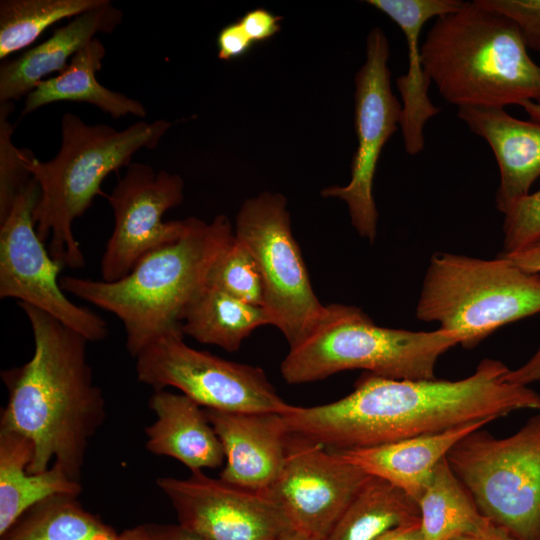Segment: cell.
I'll return each mask as SVG.
<instances>
[{
    "label": "cell",
    "mask_w": 540,
    "mask_h": 540,
    "mask_svg": "<svg viewBox=\"0 0 540 540\" xmlns=\"http://www.w3.org/2000/svg\"><path fill=\"white\" fill-rule=\"evenodd\" d=\"M509 371L503 362L485 358L473 374L456 381L365 372L347 396L323 405H293L283 416L290 432L343 451L494 421L518 410L540 411V395L509 382Z\"/></svg>",
    "instance_id": "6da1fadb"
},
{
    "label": "cell",
    "mask_w": 540,
    "mask_h": 540,
    "mask_svg": "<svg viewBox=\"0 0 540 540\" xmlns=\"http://www.w3.org/2000/svg\"><path fill=\"white\" fill-rule=\"evenodd\" d=\"M33 332L31 359L1 372L8 402L0 429L28 438L34 454L27 471L49 463L79 481L89 441L106 418L102 390L94 384L87 343L78 332L46 312L19 302Z\"/></svg>",
    "instance_id": "7a4b0ae2"
},
{
    "label": "cell",
    "mask_w": 540,
    "mask_h": 540,
    "mask_svg": "<svg viewBox=\"0 0 540 540\" xmlns=\"http://www.w3.org/2000/svg\"><path fill=\"white\" fill-rule=\"evenodd\" d=\"M233 238L225 215L210 223L190 217L178 240L143 255L125 277L106 282L63 276L60 286L116 315L126 332L127 351L136 358L155 340L183 334L186 308L207 284L213 263Z\"/></svg>",
    "instance_id": "3957f363"
},
{
    "label": "cell",
    "mask_w": 540,
    "mask_h": 540,
    "mask_svg": "<svg viewBox=\"0 0 540 540\" xmlns=\"http://www.w3.org/2000/svg\"><path fill=\"white\" fill-rule=\"evenodd\" d=\"M421 55L431 82L458 107L540 104V66L518 26L479 0L436 18Z\"/></svg>",
    "instance_id": "277c9868"
},
{
    "label": "cell",
    "mask_w": 540,
    "mask_h": 540,
    "mask_svg": "<svg viewBox=\"0 0 540 540\" xmlns=\"http://www.w3.org/2000/svg\"><path fill=\"white\" fill-rule=\"evenodd\" d=\"M172 123L163 119L138 121L123 130L106 124L89 125L66 112L61 119V143L57 154L42 162L24 149L26 169L40 188L33 211L36 232L42 241L50 237L53 259L71 269L85 266L80 244L72 231L101 190L104 179L131 163L142 148L155 149Z\"/></svg>",
    "instance_id": "5b68a950"
},
{
    "label": "cell",
    "mask_w": 540,
    "mask_h": 540,
    "mask_svg": "<svg viewBox=\"0 0 540 540\" xmlns=\"http://www.w3.org/2000/svg\"><path fill=\"white\" fill-rule=\"evenodd\" d=\"M460 344L455 334L409 331L376 325L360 308L329 304L312 333L281 363L289 384L325 379L345 370L402 380L435 379L441 355Z\"/></svg>",
    "instance_id": "8992f818"
},
{
    "label": "cell",
    "mask_w": 540,
    "mask_h": 540,
    "mask_svg": "<svg viewBox=\"0 0 540 540\" xmlns=\"http://www.w3.org/2000/svg\"><path fill=\"white\" fill-rule=\"evenodd\" d=\"M540 313V274L504 256L492 260L436 252L424 276L416 317L471 349L511 322Z\"/></svg>",
    "instance_id": "52a82bcc"
},
{
    "label": "cell",
    "mask_w": 540,
    "mask_h": 540,
    "mask_svg": "<svg viewBox=\"0 0 540 540\" xmlns=\"http://www.w3.org/2000/svg\"><path fill=\"white\" fill-rule=\"evenodd\" d=\"M446 459L484 517L513 540H540V411L508 437L469 433Z\"/></svg>",
    "instance_id": "ba28073f"
},
{
    "label": "cell",
    "mask_w": 540,
    "mask_h": 540,
    "mask_svg": "<svg viewBox=\"0 0 540 540\" xmlns=\"http://www.w3.org/2000/svg\"><path fill=\"white\" fill-rule=\"evenodd\" d=\"M235 237L244 243L260 270L264 308L290 349L314 330L325 311L315 295L290 226L286 198L263 192L247 199L236 217Z\"/></svg>",
    "instance_id": "9c48e42d"
},
{
    "label": "cell",
    "mask_w": 540,
    "mask_h": 540,
    "mask_svg": "<svg viewBox=\"0 0 540 540\" xmlns=\"http://www.w3.org/2000/svg\"><path fill=\"white\" fill-rule=\"evenodd\" d=\"M183 336H163L136 356V374L141 383L154 391L176 388L206 409L282 415L292 409L263 369L196 350L184 342Z\"/></svg>",
    "instance_id": "30bf717a"
},
{
    "label": "cell",
    "mask_w": 540,
    "mask_h": 540,
    "mask_svg": "<svg viewBox=\"0 0 540 540\" xmlns=\"http://www.w3.org/2000/svg\"><path fill=\"white\" fill-rule=\"evenodd\" d=\"M40 188L31 182L17 195L0 221V298H14L53 316L89 342L108 335L106 322L71 302L60 286L64 265L52 258L35 228L33 211Z\"/></svg>",
    "instance_id": "8fae6325"
},
{
    "label": "cell",
    "mask_w": 540,
    "mask_h": 540,
    "mask_svg": "<svg viewBox=\"0 0 540 540\" xmlns=\"http://www.w3.org/2000/svg\"><path fill=\"white\" fill-rule=\"evenodd\" d=\"M389 54L385 33L379 27L372 28L366 39L365 63L355 76L358 145L351 162V178L345 186L321 191L323 197L345 201L353 227L370 242L377 234L378 213L372 192L377 162L385 143L400 126L402 113L391 88Z\"/></svg>",
    "instance_id": "7c38bea8"
},
{
    "label": "cell",
    "mask_w": 540,
    "mask_h": 540,
    "mask_svg": "<svg viewBox=\"0 0 540 540\" xmlns=\"http://www.w3.org/2000/svg\"><path fill=\"white\" fill-rule=\"evenodd\" d=\"M368 476L340 453L290 432L283 468L266 494L295 535L326 540Z\"/></svg>",
    "instance_id": "4fadbf2b"
},
{
    "label": "cell",
    "mask_w": 540,
    "mask_h": 540,
    "mask_svg": "<svg viewBox=\"0 0 540 540\" xmlns=\"http://www.w3.org/2000/svg\"><path fill=\"white\" fill-rule=\"evenodd\" d=\"M184 183L178 174L156 172L150 165L131 162L106 195L114 227L101 258L102 280L125 277L146 253L178 240L186 219L164 221L169 209L183 201Z\"/></svg>",
    "instance_id": "5bb4252c"
},
{
    "label": "cell",
    "mask_w": 540,
    "mask_h": 540,
    "mask_svg": "<svg viewBox=\"0 0 540 540\" xmlns=\"http://www.w3.org/2000/svg\"><path fill=\"white\" fill-rule=\"evenodd\" d=\"M178 523L206 540H283L294 533L275 502L212 478L203 471L187 478L160 477Z\"/></svg>",
    "instance_id": "9a60e30c"
},
{
    "label": "cell",
    "mask_w": 540,
    "mask_h": 540,
    "mask_svg": "<svg viewBox=\"0 0 540 540\" xmlns=\"http://www.w3.org/2000/svg\"><path fill=\"white\" fill-rule=\"evenodd\" d=\"M225 456L219 478L267 493L278 478L290 434L284 416L273 412H229L204 408Z\"/></svg>",
    "instance_id": "2e32d148"
},
{
    "label": "cell",
    "mask_w": 540,
    "mask_h": 540,
    "mask_svg": "<svg viewBox=\"0 0 540 540\" xmlns=\"http://www.w3.org/2000/svg\"><path fill=\"white\" fill-rule=\"evenodd\" d=\"M469 129L490 145L500 170L496 207L505 213L540 177V122L511 116L504 107H458Z\"/></svg>",
    "instance_id": "e0dca14e"
},
{
    "label": "cell",
    "mask_w": 540,
    "mask_h": 540,
    "mask_svg": "<svg viewBox=\"0 0 540 540\" xmlns=\"http://www.w3.org/2000/svg\"><path fill=\"white\" fill-rule=\"evenodd\" d=\"M461 0H368L367 3L393 20L403 31L408 47L407 73L396 79L402 99L400 128L405 151L417 155L425 146L424 126L439 113L429 96L431 83L422 61L420 33L431 18L458 10Z\"/></svg>",
    "instance_id": "ac0fdd59"
},
{
    "label": "cell",
    "mask_w": 540,
    "mask_h": 540,
    "mask_svg": "<svg viewBox=\"0 0 540 540\" xmlns=\"http://www.w3.org/2000/svg\"><path fill=\"white\" fill-rule=\"evenodd\" d=\"M122 10L109 0L89 9L54 31L44 42L0 67V102H13L30 93L53 72H62L72 57L98 33H111L121 23Z\"/></svg>",
    "instance_id": "d6986e66"
},
{
    "label": "cell",
    "mask_w": 540,
    "mask_h": 540,
    "mask_svg": "<svg viewBox=\"0 0 540 540\" xmlns=\"http://www.w3.org/2000/svg\"><path fill=\"white\" fill-rule=\"evenodd\" d=\"M149 407L155 414L145 429L149 452L174 458L191 472L218 468L225 462L222 444L198 403L164 389L153 393Z\"/></svg>",
    "instance_id": "ffe728a7"
},
{
    "label": "cell",
    "mask_w": 540,
    "mask_h": 540,
    "mask_svg": "<svg viewBox=\"0 0 540 540\" xmlns=\"http://www.w3.org/2000/svg\"><path fill=\"white\" fill-rule=\"evenodd\" d=\"M492 421L485 419L439 433L335 452L368 475L382 478L400 488L417 502L435 467L451 448L469 433Z\"/></svg>",
    "instance_id": "44dd1931"
},
{
    "label": "cell",
    "mask_w": 540,
    "mask_h": 540,
    "mask_svg": "<svg viewBox=\"0 0 540 540\" xmlns=\"http://www.w3.org/2000/svg\"><path fill=\"white\" fill-rule=\"evenodd\" d=\"M33 454L28 438L0 429V535L38 502L56 494L78 496L82 491L80 482L56 464L40 473L28 472Z\"/></svg>",
    "instance_id": "7402d4cb"
},
{
    "label": "cell",
    "mask_w": 540,
    "mask_h": 540,
    "mask_svg": "<svg viewBox=\"0 0 540 540\" xmlns=\"http://www.w3.org/2000/svg\"><path fill=\"white\" fill-rule=\"evenodd\" d=\"M105 55V46L95 37L72 57L62 72L41 81L26 95L21 115L51 103L70 101L92 104L113 118L129 114L145 117L146 109L141 102L97 81L95 75L102 68Z\"/></svg>",
    "instance_id": "603a6c76"
},
{
    "label": "cell",
    "mask_w": 540,
    "mask_h": 540,
    "mask_svg": "<svg viewBox=\"0 0 540 540\" xmlns=\"http://www.w3.org/2000/svg\"><path fill=\"white\" fill-rule=\"evenodd\" d=\"M264 325H272L264 307L243 302L206 284L186 308L181 330L202 344L235 352L252 331Z\"/></svg>",
    "instance_id": "cb8c5ba5"
},
{
    "label": "cell",
    "mask_w": 540,
    "mask_h": 540,
    "mask_svg": "<svg viewBox=\"0 0 540 540\" xmlns=\"http://www.w3.org/2000/svg\"><path fill=\"white\" fill-rule=\"evenodd\" d=\"M419 520L416 500L390 482L369 475L326 540H377L397 526Z\"/></svg>",
    "instance_id": "d4e9b609"
},
{
    "label": "cell",
    "mask_w": 540,
    "mask_h": 540,
    "mask_svg": "<svg viewBox=\"0 0 540 540\" xmlns=\"http://www.w3.org/2000/svg\"><path fill=\"white\" fill-rule=\"evenodd\" d=\"M417 504L425 540H451L464 533L482 532L494 526L480 513L446 457L435 467Z\"/></svg>",
    "instance_id": "484cf974"
},
{
    "label": "cell",
    "mask_w": 540,
    "mask_h": 540,
    "mask_svg": "<svg viewBox=\"0 0 540 540\" xmlns=\"http://www.w3.org/2000/svg\"><path fill=\"white\" fill-rule=\"evenodd\" d=\"M72 494H56L28 509L0 540H121Z\"/></svg>",
    "instance_id": "4316f807"
},
{
    "label": "cell",
    "mask_w": 540,
    "mask_h": 540,
    "mask_svg": "<svg viewBox=\"0 0 540 540\" xmlns=\"http://www.w3.org/2000/svg\"><path fill=\"white\" fill-rule=\"evenodd\" d=\"M105 0H1L0 59L22 50L50 26L101 5Z\"/></svg>",
    "instance_id": "83f0119b"
},
{
    "label": "cell",
    "mask_w": 540,
    "mask_h": 540,
    "mask_svg": "<svg viewBox=\"0 0 540 540\" xmlns=\"http://www.w3.org/2000/svg\"><path fill=\"white\" fill-rule=\"evenodd\" d=\"M207 284L243 302L264 307V286L258 265L247 246L235 235L213 263Z\"/></svg>",
    "instance_id": "f1b7e54d"
},
{
    "label": "cell",
    "mask_w": 540,
    "mask_h": 540,
    "mask_svg": "<svg viewBox=\"0 0 540 540\" xmlns=\"http://www.w3.org/2000/svg\"><path fill=\"white\" fill-rule=\"evenodd\" d=\"M12 102H0V221L9 213L17 195L33 179L26 169L24 149L12 142L13 126L8 116L13 111Z\"/></svg>",
    "instance_id": "f546056e"
},
{
    "label": "cell",
    "mask_w": 540,
    "mask_h": 540,
    "mask_svg": "<svg viewBox=\"0 0 540 540\" xmlns=\"http://www.w3.org/2000/svg\"><path fill=\"white\" fill-rule=\"evenodd\" d=\"M503 253L519 250L540 238V189L515 202L505 213Z\"/></svg>",
    "instance_id": "4dcf8cb0"
},
{
    "label": "cell",
    "mask_w": 540,
    "mask_h": 540,
    "mask_svg": "<svg viewBox=\"0 0 540 540\" xmlns=\"http://www.w3.org/2000/svg\"><path fill=\"white\" fill-rule=\"evenodd\" d=\"M510 18L519 28L528 49L540 52V0H479Z\"/></svg>",
    "instance_id": "1f68e13d"
},
{
    "label": "cell",
    "mask_w": 540,
    "mask_h": 540,
    "mask_svg": "<svg viewBox=\"0 0 540 540\" xmlns=\"http://www.w3.org/2000/svg\"><path fill=\"white\" fill-rule=\"evenodd\" d=\"M281 20L282 17L264 8H257L244 14L239 22L248 37L257 43L266 41L279 32Z\"/></svg>",
    "instance_id": "d6a6232c"
},
{
    "label": "cell",
    "mask_w": 540,
    "mask_h": 540,
    "mask_svg": "<svg viewBox=\"0 0 540 540\" xmlns=\"http://www.w3.org/2000/svg\"><path fill=\"white\" fill-rule=\"evenodd\" d=\"M254 42L245 33L241 23L235 21L219 32L217 37L218 57L221 60L239 58L252 48Z\"/></svg>",
    "instance_id": "836d02e7"
},
{
    "label": "cell",
    "mask_w": 540,
    "mask_h": 540,
    "mask_svg": "<svg viewBox=\"0 0 540 540\" xmlns=\"http://www.w3.org/2000/svg\"><path fill=\"white\" fill-rule=\"evenodd\" d=\"M145 540H206L178 524H145Z\"/></svg>",
    "instance_id": "e575fe53"
},
{
    "label": "cell",
    "mask_w": 540,
    "mask_h": 540,
    "mask_svg": "<svg viewBox=\"0 0 540 540\" xmlns=\"http://www.w3.org/2000/svg\"><path fill=\"white\" fill-rule=\"evenodd\" d=\"M499 255L527 272L540 274V238L519 250Z\"/></svg>",
    "instance_id": "d590c367"
},
{
    "label": "cell",
    "mask_w": 540,
    "mask_h": 540,
    "mask_svg": "<svg viewBox=\"0 0 540 540\" xmlns=\"http://www.w3.org/2000/svg\"><path fill=\"white\" fill-rule=\"evenodd\" d=\"M506 379L525 386L540 381V346L524 364L516 369H510Z\"/></svg>",
    "instance_id": "8d00e7d4"
},
{
    "label": "cell",
    "mask_w": 540,
    "mask_h": 540,
    "mask_svg": "<svg viewBox=\"0 0 540 540\" xmlns=\"http://www.w3.org/2000/svg\"><path fill=\"white\" fill-rule=\"evenodd\" d=\"M377 540H425L420 520L397 526Z\"/></svg>",
    "instance_id": "74e56055"
},
{
    "label": "cell",
    "mask_w": 540,
    "mask_h": 540,
    "mask_svg": "<svg viewBox=\"0 0 540 540\" xmlns=\"http://www.w3.org/2000/svg\"><path fill=\"white\" fill-rule=\"evenodd\" d=\"M451 540H513L496 525L482 532H470L461 534Z\"/></svg>",
    "instance_id": "f35d334b"
},
{
    "label": "cell",
    "mask_w": 540,
    "mask_h": 540,
    "mask_svg": "<svg viewBox=\"0 0 540 540\" xmlns=\"http://www.w3.org/2000/svg\"><path fill=\"white\" fill-rule=\"evenodd\" d=\"M121 540H145V524L128 528L120 533Z\"/></svg>",
    "instance_id": "ab89813d"
},
{
    "label": "cell",
    "mask_w": 540,
    "mask_h": 540,
    "mask_svg": "<svg viewBox=\"0 0 540 540\" xmlns=\"http://www.w3.org/2000/svg\"><path fill=\"white\" fill-rule=\"evenodd\" d=\"M526 113L530 116V119L536 122H540V104L532 101H523L519 104Z\"/></svg>",
    "instance_id": "60d3db41"
},
{
    "label": "cell",
    "mask_w": 540,
    "mask_h": 540,
    "mask_svg": "<svg viewBox=\"0 0 540 540\" xmlns=\"http://www.w3.org/2000/svg\"><path fill=\"white\" fill-rule=\"evenodd\" d=\"M283 540H306V539H304V538H302V537H300V536H297V535L293 534V535H291V536H289V537H287V538H285V539H283Z\"/></svg>",
    "instance_id": "b9f144b4"
}]
</instances>
